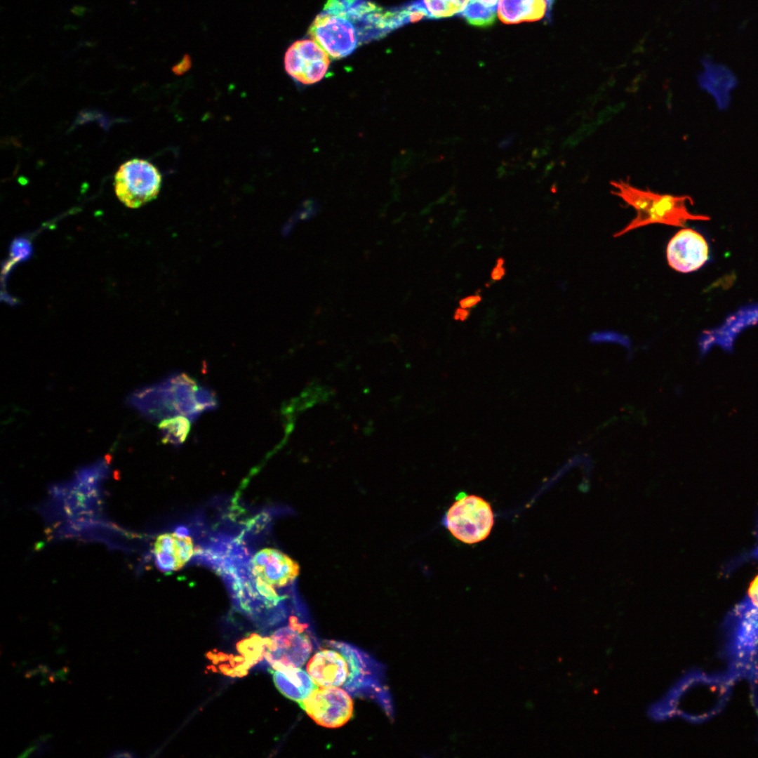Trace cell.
Returning <instances> with one entry per match:
<instances>
[{
	"label": "cell",
	"mask_w": 758,
	"mask_h": 758,
	"mask_svg": "<svg viewBox=\"0 0 758 758\" xmlns=\"http://www.w3.org/2000/svg\"><path fill=\"white\" fill-rule=\"evenodd\" d=\"M611 185L615 188L612 193L633 207L637 213L630 223L614 234V237L650 224L684 227L688 220H709L705 215H693L687 210V201L692 202L689 197L660 194L638 189L622 180L613 181Z\"/></svg>",
	"instance_id": "cell-1"
},
{
	"label": "cell",
	"mask_w": 758,
	"mask_h": 758,
	"mask_svg": "<svg viewBox=\"0 0 758 758\" xmlns=\"http://www.w3.org/2000/svg\"><path fill=\"white\" fill-rule=\"evenodd\" d=\"M444 526L457 540L471 545L485 540L494 524L491 505L484 498L460 493L444 514Z\"/></svg>",
	"instance_id": "cell-2"
},
{
	"label": "cell",
	"mask_w": 758,
	"mask_h": 758,
	"mask_svg": "<svg viewBox=\"0 0 758 758\" xmlns=\"http://www.w3.org/2000/svg\"><path fill=\"white\" fill-rule=\"evenodd\" d=\"M251 565L261 607H275L281 600L275 589L286 586L298 576V563L277 549L265 548L253 556Z\"/></svg>",
	"instance_id": "cell-3"
},
{
	"label": "cell",
	"mask_w": 758,
	"mask_h": 758,
	"mask_svg": "<svg viewBox=\"0 0 758 758\" xmlns=\"http://www.w3.org/2000/svg\"><path fill=\"white\" fill-rule=\"evenodd\" d=\"M161 186L159 170L145 159H133L125 162L114 175L116 194L129 208H138L155 199Z\"/></svg>",
	"instance_id": "cell-4"
},
{
	"label": "cell",
	"mask_w": 758,
	"mask_h": 758,
	"mask_svg": "<svg viewBox=\"0 0 758 758\" xmlns=\"http://www.w3.org/2000/svg\"><path fill=\"white\" fill-rule=\"evenodd\" d=\"M305 627L293 616L288 625L277 629L267 637L265 661L268 667L279 670L304 665L312 649L308 636L304 633Z\"/></svg>",
	"instance_id": "cell-5"
},
{
	"label": "cell",
	"mask_w": 758,
	"mask_h": 758,
	"mask_svg": "<svg viewBox=\"0 0 758 758\" xmlns=\"http://www.w3.org/2000/svg\"><path fill=\"white\" fill-rule=\"evenodd\" d=\"M309 34L333 59L349 55L360 41L352 20L345 15L324 11L310 25Z\"/></svg>",
	"instance_id": "cell-6"
},
{
	"label": "cell",
	"mask_w": 758,
	"mask_h": 758,
	"mask_svg": "<svg viewBox=\"0 0 758 758\" xmlns=\"http://www.w3.org/2000/svg\"><path fill=\"white\" fill-rule=\"evenodd\" d=\"M299 703L317 724L327 728L342 726L353 714L351 697L343 689L335 686L317 688Z\"/></svg>",
	"instance_id": "cell-7"
},
{
	"label": "cell",
	"mask_w": 758,
	"mask_h": 758,
	"mask_svg": "<svg viewBox=\"0 0 758 758\" xmlns=\"http://www.w3.org/2000/svg\"><path fill=\"white\" fill-rule=\"evenodd\" d=\"M329 55L314 41L298 40L287 49L284 67L288 74L297 82L309 85L322 79L328 69Z\"/></svg>",
	"instance_id": "cell-8"
},
{
	"label": "cell",
	"mask_w": 758,
	"mask_h": 758,
	"mask_svg": "<svg viewBox=\"0 0 758 758\" xmlns=\"http://www.w3.org/2000/svg\"><path fill=\"white\" fill-rule=\"evenodd\" d=\"M666 256L668 265L673 270L681 273L692 272L701 268L708 260V243L700 232L684 228L670 240Z\"/></svg>",
	"instance_id": "cell-9"
},
{
	"label": "cell",
	"mask_w": 758,
	"mask_h": 758,
	"mask_svg": "<svg viewBox=\"0 0 758 758\" xmlns=\"http://www.w3.org/2000/svg\"><path fill=\"white\" fill-rule=\"evenodd\" d=\"M128 403L142 415L152 421L161 422L180 415L166 379L135 390L129 396Z\"/></svg>",
	"instance_id": "cell-10"
},
{
	"label": "cell",
	"mask_w": 758,
	"mask_h": 758,
	"mask_svg": "<svg viewBox=\"0 0 758 758\" xmlns=\"http://www.w3.org/2000/svg\"><path fill=\"white\" fill-rule=\"evenodd\" d=\"M307 672L317 685L340 686L347 684L350 668L345 655L331 649L317 651L307 665Z\"/></svg>",
	"instance_id": "cell-11"
},
{
	"label": "cell",
	"mask_w": 758,
	"mask_h": 758,
	"mask_svg": "<svg viewBox=\"0 0 758 758\" xmlns=\"http://www.w3.org/2000/svg\"><path fill=\"white\" fill-rule=\"evenodd\" d=\"M155 563L164 573L182 568L194 553L192 539L185 535L164 533L158 536L154 545Z\"/></svg>",
	"instance_id": "cell-12"
},
{
	"label": "cell",
	"mask_w": 758,
	"mask_h": 758,
	"mask_svg": "<svg viewBox=\"0 0 758 758\" xmlns=\"http://www.w3.org/2000/svg\"><path fill=\"white\" fill-rule=\"evenodd\" d=\"M273 679L277 688L286 697L300 703L317 688L308 672L298 667L274 670Z\"/></svg>",
	"instance_id": "cell-13"
},
{
	"label": "cell",
	"mask_w": 758,
	"mask_h": 758,
	"mask_svg": "<svg viewBox=\"0 0 758 758\" xmlns=\"http://www.w3.org/2000/svg\"><path fill=\"white\" fill-rule=\"evenodd\" d=\"M180 415L194 422L202 412L194 397L197 382L184 373H175L166 378Z\"/></svg>",
	"instance_id": "cell-14"
},
{
	"label": "cell",
	"mask_w": 758,
	"mask_h": 758,
	"mask_svg": "<svg viewBox=\"0 0 758 758\" xmlns=\"http://www.w3.org/2000/svg\"><path fill=\"white\" fill-rule=\"evenodd\" d=\"M547 7L546 0H500L498 15L506 24L533 22L544 17Z\"/></svg>",
	"instance_id": "cell-15"
},
{
	"label": "cell",
	"mask_w": 758,
	"mask_h": 758,
	"mask_svg": "<svg viewBox=\"0 0 758 758\" xmlns=\"http://www.w3.org/2000/svg\"><path fill=\"white\" fill-rule=\"evenodd\" d=\"M191 423L187 417L180 415L161 421L159 428L163 441L180 446L185 442L190 431Z\"/></svg>",
	"instance_id": "cell-16"
},
{
	"label": "cell",
	"mask_w": 758,
	"mask_h": 758,
	"mask_svg": "<svg viewBox=\"0 0 758 758\" xmlns=\"http://www.w3.org/2000/svg\"><path fill=\"white\" fill-rule=\"evenodd\" d=\"M267 644V637L262 638L258 634H252L238 643L237 649L249 668L253 666L258 667L265 661Z\"/></svg>",
	"instance_id": "cell-17"
},
{
	"label": "cell",
	"mask_w": 758,
	"mask_h": 758,
	"mask_svg": "<svg viewBox=\"0 0 758 758\" xmlns=\"http://www.w3.org/2000/svg\"><path fill=\"white\" fill-rule=\"evenodd\" d=\"M474 26L488 27L493 25L496 16V6H488L479 0H470L463 12L459 13Z\"/></svg>",
	"instance_id": "cell-18"
},
{
	"label": "cell",
	"mask_w": 758,
	"mask_h": 758,
	"mask_svg": "<svg viewBox=\"0 0 758 758\" xmlns=\"http://www.w3.org/2000/svg\"><path fill=\"white\" fill-rule=\"evenodd\" d=\"M432 18H448L464 11L470 0H423Z\"/></svg>",
	"instance_id": "cell-19"
},
{
	"label": "cell",
	"mask_w": 758,
	"mask_h": 758,
	"mask_svg": "<svg viewBox=\"0 0 758 758\" xmlns=\"http://www.w3.org/2000/svg\"><path fill=\"white\" fill-rule=\"evenodd\" d=\"M194 397L196 401L201 410L212 411L218 407V400L213 391L208 387L197 385Z\"/></svg>",
	"instance_id": "cell-20"
},
{
	"label": "cell",
	"mask_w": 758,
	"mask_h": 758,
	"mask_svg": "<svg viewBox=\"0 0 758 758\" xmlns=\"http://www.w3.org/2000/svg\"><path fill=\"white\" fill-rule=\"evenodd\" d=\"M503 265L504 260L503 258H498L496 265L494 267L491 274V277L493 281H499L503 278L505 274V268Z\"/></svg>",
	"instance_id": "cell-21"
},
{
	"label": "cell",
	"mask_w": 758,
	"mask_h": 758,
	"mask_svg": "<svg viewBox=\"0 0 758 758\" xmlns=\"http://www.w3.org/2000/svg\"><path fill=\"white\" fill-rule=\"evenodd\" d=\"M747 594L752 604L758 608V575L751 582Z\"/></svg>",
	"instance_id": "cell-22"
},
{
	"label": "cell",
	"mask_w": 758,
	"mask_h": 758,
	"mask_svg": "<svg viewBox=\"0 0 758 758\" xmlns=\"http://www.w3.org/2000/svg\"><path fill=\"white\" fill-rule=\"evenodd\" d=\"M481 300V297L480 295H470V296H467V297L462 299L460 301L459 304H460V307L464 308V309H469V308H471V307H474V305H476Z\"/></svg>",
	"instance_id": "cell-23"
},
{
	"label": "cell",
	"mask_w": 758,
	"mask_h": 758,
	"mask_svg": "<svg viewBox=\"0 0 758 758\" xmlns=\"http://www.w3.org/2000/svg\"><path fill=\"white\" fill-rule=\"evenodd\" d=\"M108 757H136L135 753L129 749L116 748L107 755Z\"/></svg>",
	"instance_id": "cell-24"
},
{
	"label": "cell",
	"mask_w": 758,
	"mask_h": 758,
	"mask_svg": "<svg viewBox=\"0 0 758 758\" xmlns=\"http://www.w3.org/2000/svg\"><path fill=\"white\" fill-rule=\"evenodd\" d=\"M470 315V312L467 309L458 308L455 312L454 318L456 320L465 321Z\"/></svg>",
	"instance_id": "cell-25"
},
{
	"label": "cell",
	"mask_w": 758,
	"mask_h": 758,
	"mask_svg": "<svg viewBox=\"0 0 758 758\" xmlns=\"http://www.w3.org/2000/svg\"><path fill=\"white\" fill-rule=\"evenodd\" d=\"M87 9L82 6H75L71 9V12L78 16H84Z\"/></svg>",
	"instance_id": "cell-26"
},
{
	"label": "cell",
	"mask_w": 758,
	"mask_h": 758,
	"mask_svg": "<svg viewBox=\"0 0 758 758\" xmlns=\"http://www.w3.org/2000/svg\"><path fill=\"white\" fill-rule=\"evenodd\" d=\"M38 669L42 673L43 676H46L51 672V668L46 664L39 663L38 665Z\"/></svg>",
	"instance_id": "cell-27"
},
{
	"label": "cell",
	"mask_w": 758,
	"mask_h": 758,
	"mask_svg": "<svg viewBox=\"0 0 758 758\" xmlns=\"http://www.w3.org/2000/svg\"><path fill=\"white\" fill-rule=\"evenodd\" d=\"M39 672V670L38 668L31 669L25 672V677L26 678H31L32 677L37 674Z\"/></svg>",
	"instance_id": "cell-28"
},
{
	"label": "cell",
	"mask_w": 758,
	"mask_h": 758,
	"mask_svg": "<svg viewBox=\"0 0 758 758\" xmlns=\"http://www.w3.org/2000/svg\"><path fill=\"white\" fill-rule=\"evenodd\" d=\"M479 1H481V3H483L484 4L488 6H497L496 5H497V3H498V0H479Z\"/></svg>",
	"instance_id": "cell-29"
},
{
	"label": "cell",
	"mask_w": 758,
	"mask_h": 758,
	"mask_svg": "<svg viewBox=\"0 0 758 758\" xmlns=\"http://www.w3.org/2000/svg\"><path fill=\"white\" fill-rule=\"evenodd\" d=\"M512 140H513V138H512V136L511 135L510 137H508V138H507L506 139V140H503V142H502L500 143V145L501 147H503L505 148V147H506V146L507 145V144L508 142H511V141H512Z\"/></svg>",
	"instance_id": "cell-30"
},
{
	"label": "cell",
	"mask_w": 758,
	"mask_h": 758,
	"mask_svg": "<svg viewBox=\"0 0 758 758\" xmlns=\"http://www.w3.org/2000/svg\"><path fill=\"white\" fill-rule=\"evenodd\" d=\"M62 670L65 674H67L69 671V667H63Z\"/></svg>",
	"instance_id": "cell-31"
}]
</instances>
